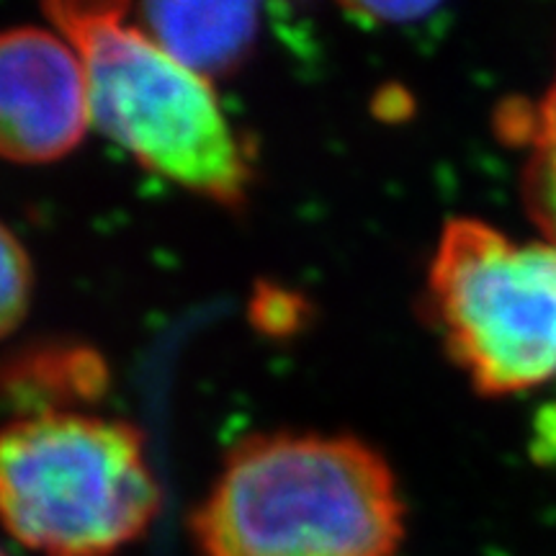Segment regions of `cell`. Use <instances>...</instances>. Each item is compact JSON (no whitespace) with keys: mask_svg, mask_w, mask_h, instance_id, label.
<instances>
[{"mask_svg":"<svg viewBox=\"0 0 556 556\" xmlns=\"http://www.w3.org/2000/svg\"><path fill=\"white\" fill-rule=\"evenodd\" d=\"M191 531L204 556H394L405 505L358 438L261 433L229 451Z\"/></svg>","mask_w":556,"mask_h":556,"instance_id":"1","label":"cell"},{"mask_svg":"<svg viewBox=\"0 0 556 556\" xmlns=\"http://www.w3.org/2000/svg\"><path fill=\"white\" fill-rule=\"evenodd\" d=\"M47 18L80 54L90 122L142 168L217 204L238 206L253 160L229 124L212 80L173 60L127 5L47 3Z\"/></svg>","mask_w":556,"mask_h":556,"instance_id":"2","label":"cell"},{"mask_svg":"<svg viewBox=\"0 0 556 556\" xmlns=\"http://www.w3.org/2000/svg\"><path fill=\"white\" fill-rule=\"evenodd\" d=\"M160 484L142 433L86 413L0 428V526L41 556H114L148 531Z\"/></svg>","mask_w":556,"mask_h":556,"instance_id":"3","label":"cell"},{"mask_svg":"<svg viewBox=\"0 0 556 556\" xmlns=\"http://www.w3.org/2000/svg\"><path fill=\"white\" fill-rule=\"evenodd\" d=\"M428 294L446 351L477 392L500 397L556 377V242L448 222Z\"/></svg>","mask_w":556,"mask_h":556,"instance_id":"4","label":"cell"},{"mask_svg":"<svg viewBox=\"0 0 556 556\" xmlns=\"http://www.w3.org/2000/svg\"><path fill=\"white\" fill-rule=\"evenodd\" d=\"M80 54L58 29L0 31V157L52 163L80 144L90 127Z\"/></svg>","mask_w":556,"mask_h":556,"instance_id":"5","label":"cell"},{"mask_svg":"<svg viewBox=\"0 0 556 556\" xmlns=\"http://www.w3.org/2000/svg\"><path fill=\"white\" fill-rule=\"evenodd\" d=\"M139 16L173 60L206 80L238 67L258 34L253 3H148Z\"/></svg>","mask_w":556,"mask_h":556,"instance_id":"6","label":"cell"},{"mask_svg":"<svg viewBox=\"0 0 556 556\" xmlns=\"http://www.w3.org/2000/svg\"><path fill=\"white\" fill-rule=\"evenodd\" d=\"M106 364L83 345L37 348L13 358L0 374V392L26 415L75 413L73 405L99 400L106 389Z\"/></svg>","mask_w":556,"mask_h":556,"instance_id":"7","label":"cell"},{"mask_svg":"<svg viewBox=\"0 0 556 556\" xmlns=\"http://www.w3.org/2000/svg\"><path fill=\"white\" fill-rule=\"evenodd\" d=\"M507 142L523 148L520 193L544 240L556 242V75L536 103H507L497 114Z\"/></svg>","mask_w":556,"mask_h":556,"instance_id":"8","label":"cell"},{"mask_svg":"<svg viewBox=\"0 0 556 556\" xmlns=\"http://www.w3.org/2000/svg\"><path fill=\"white\" fill-rule=\"evenodd\" d=\"M34 291L29 253L9 227L0 225V340L26 317Z\"/></svg>","mask_w":556,"mask_h":556,"instance_id":"9","label":"cell"},{"mask_svg":"<svg viewBox=\"0 0 556 556\" xmlns=\"http://www.w3.org/2000/svg\"><path fill=\"white\" fill-rule=\"evenodd\" d=\"M307 317V304L294 291L283 287H261L250 302V319L261 332L270 338H283L299 330Z\"/></svg>","mask_w":556,"mask_h":556,"instance_id":"10","label":"cell"},{"mask_svg":"<svg viewBox=\"0 0 556 556\" xmlns=\"http://www.w3.org/2000/svg\"><path fill=\"white\" fill-rule=\"evenodd\" d=\"M438 5L428 3H361V5H345L348 16L356 21H366V24H381V26H400V24H415L426 16H433Z\"/></svg>","mask_w":556,"mask_h":556,"instance_id":"11","label":"cell"},{"mask_svg":"<svg viewBox=\"0 0 556 556\" xmlns=\"http://www.w3.org/2000/svg\"><path fill=\"white\" fill-rule=\"evenodd\" d=\"M0 556H5V554H3V548H0Z\"/></svg>","mask_w":556,"mask_h":556,"instance_id":"12","label":"cell"}]
</instances>
